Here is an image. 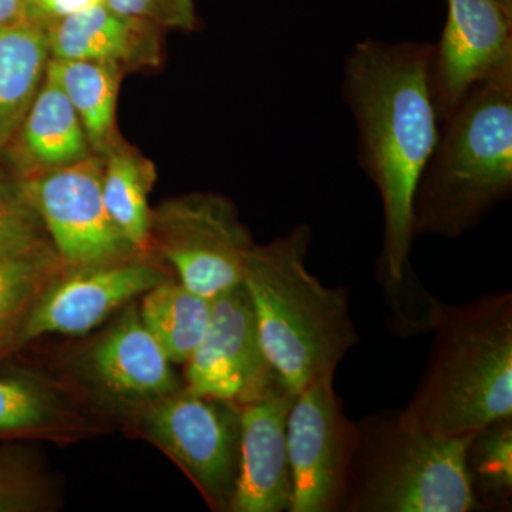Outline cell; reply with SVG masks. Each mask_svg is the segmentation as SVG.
<instances>
[{
  "mask_svg": "<svg viewBox=\"0 0 512 512\" xmlns=\"http://www.w3.org/2000/svg\"><path fill=\"white\" fill-rule=\"evenodd\" d=\"M348 512H468L478 507L467 471L471 436L443 437L404 426L399 416L356 424Z\"/></svg>",
  "mask_w": 512,
  "mask_h": 512,
  "instance_id": "cell-5",
  "label": "cell"
},
{
  "mask_svg": "<svg viewBox=\"0 0 512 512\" xmlns=\"http://www.w3.org/2000/svg\"><path fill=\"white\" fill-rule=\"evenodd\" d=\"M123 73L119 64L97 60L50 57L47 63L46 76L62 87L96 156L103 157L117 143L116 109Z\"/></svg>",
  "mask_w": 512,
  "mask_h": 512,
  "instance_id": "cell-18",
  "label": "cell"
},
{
  "mask_svg": "<svg viewBox=\"0 0 512 512\" xmlns=\"http://www.w3.org/2000/svg\"><path fill=\"white\" fill-rule=\"evenodd\" d=\"M59 268L53 248L0 259V343L15 339L26 313Z\"/></svg>",
  "mask_w": 512,
  "mask_h": 512,
  "instance_id": "cell-22",
  "label": "cell"
},
{
  "mask_svg": "<svg viewBox=\"0 0 512 512\" xmlns=\"http://www.w3.org/2000/svg\"><path fill=\"white\" fill-rule=\"evenodd\" d=\"M103 157L20 177L60 265L83 268L138 256L103 200Z\"/></svg>",
  "mask_w": 512,
  "mask_h": 512,
  "instance_id": "cell-8",
  "label": "cell"
},
{
  "mask_svg": "<svg viewBox=\"0 0 512 512\" xmlns=\"http://www.w3.org/2000/svg\"><path fill=\"white\" fill-rule=\"evenodd\" d=\"M49 59L45 26L28 20L0 26V148L18 133L45 80Z\"/></svg>",
  "mask_w": 512,
  "mask_h": 512,
  "instance_id": "cell-17",
  "label": "cell"
},
{
  "mask_svg": "<svg viewBox=\"0 0 512 512\" xmlns=\"http://www.w3.org/2000/svg\"><path fill=\"white\" fill-rule=\"evenodd\" d=\"M165 278L160 268L137 256L67 269L39 293L13 342L25 345L47 335H83Z\"/></svg>",
  "mask_w": 512,
  "mask_h": 512,
  "instance_id": "cell-11",
  "label": "cell"
},
{
  "mask_svg": "<svg viewBox=\"0 0 512 512\" xmlns=\"http://www.w3.org/2000/svg\"><path fill=\"white\" fill-rule=\"evenodd\" d=\"M447 19L433 45L431 96L440 123L468 93L512 63V0H446Z\"/></svg>",
  "mask_w": 512,
  "mask_h": 512,
  "instance_id": "cell-12",
  "label": "cell"
},
{
  "mask_svg": "<svg viewBox=\"0 0 512 512\" xmlns=\"http://www.w3.org/2000/svg\"><path fill=\"white\" fill-rule=\"evenodd\" d=\"M433 348L423 379L399 420L443 437L470 436L512 417V295L461 306L434 303Z\"/></svg>",
  "mask_w": 512,
  "mask_h": 512,
  "instance_id": "cell-2",
  "label": "cell"
},
{
  "mask_svg": "<svg viewBox=\"0 0 512 512\" xmlns=\"http://www.w3.org/2000/svg\"><path fill=\"white\" fill-rule=\"evenodd\" d=\"M311 241V228L296 225L269 244H255L245 264L262 348L293 394L336 373L357 342L348 291L328 288L306 266Z\"/></svg>",
  "mask_w": 512,
  "mask_h": 512,
  "instance_id": "cell-3",
  "label": "cell"
},
{
  "mask_svg": "<svg viewBox=\"0 0 512 512\" xmlns=\"http://www.w3.org/2000/svg\"><path fill=\"white\" fill-rule=\"evenodd\" d=\"M100 2L103 0H23L22 20L37 23L47 29L57 20L67 18Z\"/></svg>",
  "mask_w": 512,
  "mask_h": 512,
  "instance_id": "cell-27",
  "label": "cell"
},
{
  "mask_svg": "<svg viewBox=\"0 0 512 512\" xmlns=\"http://www.w3.org/2000/svg\"><path fill=\"white\" fill-rule=\"evenodd\" d=\"M467 471L478 507L507 505L512 497V417L494 421L471 436Z\"/></svg>",
  "mask_w": 512,
  "mask_h": 512,
  "instance_id": "cell-21",
  "label": "cell"
},
{
  "mask_svg": "<svg viewBox=\"0 0 512 512\" xmlns=\"http://www.w3.org/2000/svg\"><path fill=\"white\" fill-rule=\"evenodd\" d=\"M433 45L366 39L349 53L343 97L357 131V161L383 208L379 271L389 288L402 285L414 242L417 185L439 140L431 96Z\"/></svg>",
  "mask_w": 512,
  "mask_h": 512,
  "instance_id": "cell-1",
  "label": "cell"
},
{
  "mask_svg": "<svg viewBox=\"0 0 512 512\" xmlns=\"http://www.w3.org/2000/svg\"><path fill=\"white\" fill-rule=\"evenodd\" d=\"M39 505L37 485L25 474L0 471V512L32 511Z\"/></svg>",
  "mask_w": 512,
  "mask_h": 512,
  "instance_id": "cell-26",
  "label": "cell"
},
{
  "mask_svg": "<svg viewBox=\"0 0 512 512\" xmlns=\"http://www.w3.org/2000/svg\"><path fill=\"white\" fill-rule=\"evenodd\" d=\"M116 12L158 26L190 32L197 29L195 0H103Z\"/></svg>",
  "mask_w": 512,
  "mask_h": 512,
  "instance_id": "cell-25",
  "label": "cell"
},
{
  "mask_svg": "<svg viewBox=\"0 0 512 512\" xmlns=\"http://www.w3.org/2000/svg\"><path fill=\"white\" fill-rule=\"evenodd\" d=\"M23 16V0H0V26L19 22Z\"/></svg>",
  "mask_w": 512,
  "mask_h": 512,
  "instance_id": "cell-28",
  "label": "cell"
},
{
  "mask_svg": "<svg viewBox=\"0 0 512 512\" xmlns=\"http://www.w3.org/2000/svg\"><path fill=\"white\" fill-rule=\"evenodd\" d=\"M161 33L158 26L100 2L49 26L47 43L52 59L97 60L128 72L160 64Z\"/></svg>",
  "mask_w": 512,
  "mask_h": 512,
  "instance_id": "cell-15",
  "label": "cell"
},
{
  "mask_svg": "<svg viewBox=\"0 0 512 512\" xmlns=\"http://www.w3.org/2000/svg\"><path fill=\"white\" fill-rule=\"evenodd\" d=\"M156 171L151 161L117 141L103 156V200L111 221L138 254L150 249L148 194Z\"/></svg>",
  "mask_w": 512,
  "mask_h": 512,
  "instance_id": "cell-19",
  "label": "cell"
},
{
  "mask_svg": "<svg viewBox=\"0 0 512 512\" xmlns=\"http://www.w3.org/2000/svg\"><path fill=\"white\" fill-rule=\"evenodd\" d=\"M295 394L284 383L239 404L237 481L232 512H284L292 501L288 416Z\"/></svg>",
  "mask_w": 512,
  "mask_h": 512,
  "instance_id": "cell-13",
  "label": "cell"
},
{
  "mask_svg": "<svg viewBox=\"0 0 512 512\" xmlns=\"http://www.w3.org/2000/svg\"><path fill=\"white\" fill-rule=\"evenodd\" d=\"M171 365L136 305L128 306L86 360L89 375L104 392L123 402L147 404L180 390Z\"/></svg>",
  "mask_w": 512,
  "mask_h": 512,
  "instance_id": "cell-14",
  "label": "cell"
},
{
  "mask_svg": "<svg viewBox=\"0 0 512 512\" xmlns=\"http://www.w3.org/2000/svg\"><path fill=\"white\" fill-rule=\"evenodd\" d=\"M185 366L188 392L235 406L282 383L262 348L244 281L211 299L207 332Z\"/></svg>",
  "mask_w": 512,
  "mask_h": 512,
  "instance_id": "cell-10",
  "label": "cell"
},
{
  "mask_svg": "<svg viewBox=\"0 0 512 512\" xmlns=\"http://www.w3.org/2000/svg\"><path fill=\"white\" fill-rule=\"evenodd\" d=\"M138 313L171 362L185 365L207 332L211 299L165 278L141 296Z\"/></svg>",
  "mask_w": 512,
  "mask_h": 512,
  "instance_id": "cell-20",
  "label": "cell"
},
{
  "mask_svg": "<svg viewBox=\"0 0 512 512\" xmlns=\"http://www.w3.org/2000/svg\"><path fill=\"white\" fill-rule=\"evenodd\" d=\"M255 242L237 208L222 195L194 192L151 210L150 249L190 291L212 299L244 281Z\"/></svg>",
  "mask_w": 512,
  "mask_h": 512,
  "instance_id": "cell-6",
  "label": "cell"
},
{
  "mask_svg": "<svg viewBox=\"0 0 512 512\" xmlns=\"http://www.w3.org/2000/svg\"><path fill=\"white\" fill-rule=\"evenodd\" d=\"M52 248L20 178L0 170V259Z\"/></svg>",
  "mask_w": 512,
  "mask_h": 512,
  "instance_id": "cell-24",
  "label": "cell"
},
{
  "mask_svg": "<svg viewBox=\"0 0 512 512\" xmlns=\"http://www.w3.org/2000/svg\"><path fill=\"white\" fill-rule=\"evenodd\" d=\"M63 416L62 402L45 383L0 370V434L49 430Z\"/></svg>",
  "mask_w": 512,
  "mask_h": 512,
  "instance_id": "cell-23",
  "label": "cell"
},
{
  "mask_svg": "<svg viewBox=\"0 0 512 512\" xmlns=\"http://www.w3.org/2000/svg\"><path fill=\"white\" fill-rule=\"evenodd\" d=\"M143 429L183 468L210 504L228 510L239 460L235 404L178 390L148 404Z\"/></svg>",
  "mask_w": 512,
  "mask_h": 512,
  "instance_id": "cell-9",
  "label": "cell"
},
{
  "mask_svg": "<svg viewBox=\"0 0 512 512\" xmlns=\"http://www.w3.org/2000/svg\"><path fill=\"white\" fill-rule=\"evenodd\" d=\"M511 192L512 63L474 87L441 123L414 195V238L463 237Z\"/></svg>",
  "mask_w": 512,
  "mask_h": 512,
  "instance_id": "cell-4",
  "label": "cell"
},
{
  "mask_svg": "<svg viewBox=\"0 0 512 512\" xmlns=\"http://www.w3.org/2000/svg\"><path fill=\"white\" fill-rule=\"evenodd\" d=\"M12 143L22 177L69 167L93 156L76 110L49 76H45Z\"/></svg>",
  "mask_w": 512,
  "mask_h": 512,
  "instance_id": "cell-16",
  "label": "cell"
},
{
  "mask_svg": "<svg viewBox=\"0 0 512 512\" xmlns=\"http://www.w3.org/2000/svg\"><path fill=\"white\" fill-rule=\"evenodd\" d=\"M356 423L343 412L335 373L316 377L295 394L288 416L291 512L343 511Z\"/></svg>",
  "mask_w": 512,
  "mask_h": 512,
  "instance_id": "cell-7",
  "label": "cell"
}]
</instances>
